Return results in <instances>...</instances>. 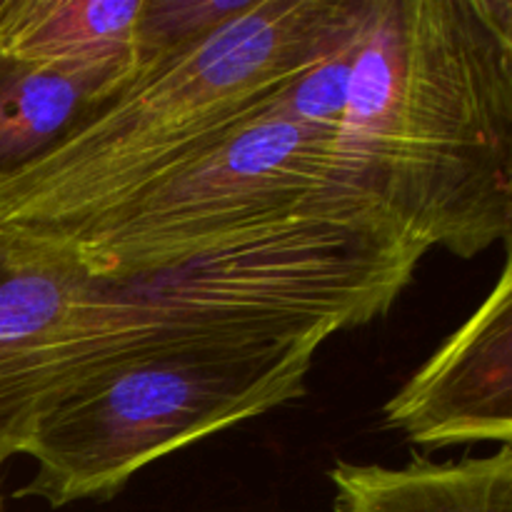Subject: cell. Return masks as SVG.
Instances as JSON below:
<instances>
[{"mask_svg":"<svg viewBox=\"0 0 512 512\" xmlns=\"http://www.w3.org/2000/svg\"><path fill=\"white\" fill-rule=\"evenodd\" d=\"M423 255L368 198L335 190L128 278H88L60 258L70 265L68 300L25 430L50 398L110 365L200 345L333 338L373 323L408 288Z\"/></svg>","mask_w":512,"mask_h":512,"instance_id":"obj_1","label":"cell"},{"mask_svg":"<svg viewBox=\"0 0 512 512\" xmlns=\"http://www.w3.org/2000/svg\"><path fill=\"white\" fill-rule=\"evenodd\" d=\"M335 165L425 253L508 243L512 0H365Z\"/></svg>","mask_w":512,"mask_h":512,"instance_id":"obj_2","label":"cell"},{"mask_svg":"<svg viewBox=\"0 0 512 512\" xmlns=\"http://www.w3.org/2000/svg\"><path fill=\"white\" fill-rule=\"evenodd\" d=\"M365 0H250L205 38L135 73L53 150L0 180V235L45 240L258 113L338 48Z\"/></svg>","mask_w":512,"mask_h":512,"instance_id":"obj_3","label":"cell"},{"mask_svg":"<svg viewBox=\"0 0 512 512\" xmlns=\"http://www.w3.org/2000/svg\"><path fill=\"white\" fill-rule=\"evenodd\" d=\"M328 335L145 355L78 380L40 408L20 455L35 463L15 498L50 508L110 500L148 465L308 393Z\"/></svg>","mask_w":512,"mask_h":512,"instance_id":"obj_4","label":"cell"},{"mask_svg":"<svg viewBox=\"0 0 512 512\" xmlns=\"http://www.w3.org/2000/svg\"><path fill=\"white\" fill-rule=\"evenodd\" d=\"M335 190H350L338 178L335 138L283 118L270 98L105 213L18 243L88 278L118 280L193 258Z\"/></svg>","mask_w":512,"mask_h":512,"instance_id":"obj_5","label":"cell"},{"mask_svg":"<svg viewBox=\"0 0 512 512\" xmlns=\"http://www.w3.org/2000/svg\"><path fill=\"white\" fill-rule=\"evenodd\" d=\"M383 420L413 445H512V265L480 308L385 403Z\"/></svg>","mask_w":512,"mask_h":512,"instance_id":"obj_6","label":"cell"},{"mask_svg":"<svg viewBox=\"0 0 512 512\" xmlns=\"http://www.w3.org/2000/svg\"><path fill=\"white\" fill-rule=\"evenodd\" d=\"M143 0H0V53L88 83L100 100L135 75Z\"/></svg>","mask_w":512,"mask_h":512,"instance_id":"obj_7","label":"cell"},{"mask_svg":"<svg viewBox=\"0 0 512 512\" xmlns=\"http://www.w3.org/2000/svg\"><path fill=\"white\" fill-rule=\"evenodd\" d=\"M330 483L333 512H512V445L455 463H338Z\"/></svg>","mask_w":512,"mask_h":512,"instance_id":"obj_8","label":"cell"},{"mask_svg":"<svg viewBox=\"0 0 512 512\" xmlns=\"http://www.w3.org/2000/svg\"><path fill=\"white\" fill-rule=\"evenodd\" d=\"M100 105L88 83L0 53V180L43 158Z\"/></svg>","mask_w":512,"mask_h":512,"instance_id":"obj_9","label":"cell"},{"mask_svg":"<svg viewBox=\"0 0 512 512\" xmlns=\"http://www.w3.org/2000/svg\"><path fill=\"white\" fill-rule=\"evenodd\" d=\"M358 25H355L353 33L338 48H333L323 58L315 60L310 68H305L303 73L288 80L273 95V108L283 118L293 120V123L303 125V128L330 135V138L338 135L345 118V110H348L350 73H353Z\"/></svg>","mask_w":512,"mask_h":512,"instance_id":"obj_10","label":"cell"},{"mask_svg":"<svg viewBox=\"0 0 512 512\" xmlns=\"http://www.w3.org/2000/svg\"><path fill=\"white\" fill-rule=\"evenodd\" d=\"M250 0H143L135 35V73L205 38Z\"/></svg>","mask_w":512,"mask_h":512,"instance_id":"obj_11","label":"cell"},{"mask_svg":"<svg viewBox=\"0 0 512 512\" xmlns=\"http://www.w3.org/2000/svg\"><path fill=\"white\" fill-rule=\"evenodd\" d=\"M0 470H3V465H0ZM0 512H3V500H0Z\"/></svg>","mask_w":512,"mask_h":512,"instance_id":"obj_12","label":"cell"}]
</instances>
